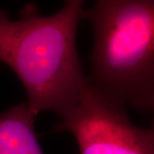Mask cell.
Here are the masks:
<instances>
[{"mask_svg": "<svg viewBox=\"0 0 154 154\" xmlns=\"http://www.w3.org/2000/svg\"><path fill=\"white\" fill-rule=\"evenodd\" d=\"M26 102L0 114V154H45Z\"/></svg>", "mask_w": 154, "mask_h": 154, "instance_id": "cell-4", "label": "cell"}, {"mask_svg": "<svg viewBox=\"0 0 154 154\" xmlns=\"http://www.w3.org/2000/svg\"><path fill=\"white\" fill-rule=\"evenodd\" d=\"M123 106L88 79L75 100L59 114L54 132L71 133L80 154H154L153 128L133 124Z\"/></svg>", "mask_w": 154, "mask_h": 154, "instance_id": "cell-3", "label": "cell"}, {"mask_svg": "<svg viewBox=\"0 0 154 154\" xmlns=\"http://www.w3.org/2000/svg\"><path fill=\"white\" fill-rule=\"evenodd\" d=\"M83 17L94 33L91 83L111 99L150 112L154 106V2L99 0Z\"/></svg>", "mask_w": 154, "mask_h": 154, "instance_id": "cell-2", "label": "cell"}, {"mask_svg": "<svg viewBox=\"0 0 154 154\" xmlns=\"http://www.w3.org/2000/svg\"><path fill=\"white\" fill-rule=\"evenodd\" d=\"M84 10L83 1L69 0L55 14L42 16L28 5L17 21L0 11V62L22 82L34 116L42 110L60 114L88 81L76 47Z\"/></svg>", "mask_w": 154, "mask_h": 154, "instance_id": "cell-1", "label": "cell"}]
</instances>
